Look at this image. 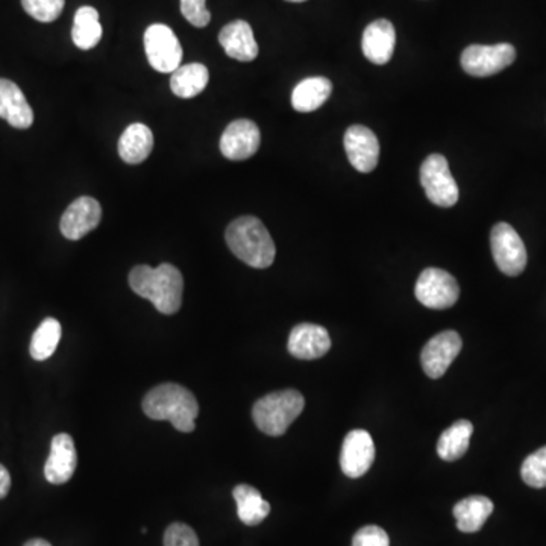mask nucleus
Returning a JSON list of instances; mask_svg holds the SVG:
<instances>
[{
	"mask_svg": "<svg viewBox=\"0 0 546 546\" xmlns=\"http://www.w3.org/2000/svg\"><path fill=\"white\" fill-rule=\"evenodd\" d=\"M129 286L135 295L149 299L161 314H175L181 308L184 280L173 264L158 267L135 266L129 272Z\"/></svg>",
	"mask_w": 546,
	"mask_h": 546,
	"instance_id": "obj_1",
	"label": "nucleus"
},
{
	"mask_svg": "<svg viewBox=\"0 0 546 546\" xmlns=\"http://www.w3.org/2000/svg\"><path fill=\"white\" fill-rule=\"evenodd\" d=\"M143 412L154 421H170L181 433H192L196 428L199 404L195 395L175 383L154 387L143 399Z\"/></svg>",
	"mask_w": 546,
	"mask_h": 546,
	"instance_id": "obj_2",
	"label": "nucleus"
},
{
	"mask_svg": "<svg viewBox=\"0 0 546 546\" xmlns=\"http://www.w3.org/2000/svg\"><path fill=\"white\" fill-rule=\"evenodd\" d=\"M226 245L239 260L254 269L272 266L277 248L272 236L258 217L243 216L226 228Z\"/></svg>",
	"mask_w": 546,
	"mask_h": 546,
	"instance_id": "obj_3",
	"label": "nucleus"
},
{
	"mask_svg": "<svg viewBox=\"0 0 546 546\" xmlns=\"http://www.w3.org/2000/svg\"><path fill=\"white\" fill-rule=\"evenodd\" d=\"M304 407V396L298 390H280L269 393L255 402L252 419L261 433L272 437L283 436L304 412Z\"/></svg>",
	"mask_w": 546,
	"mask_h": 546,
	"instance_id": "obj_4",
	"label": "nucleus"
},
{
	"mask_svg": "<svg viewBox=\"0 0 546 546\" xmlns=\"http://www.w3.org/2000/svg\"><path fill=\"white\" fill-rule=\"evenodd\" d=\"M490 248L496 266L507 277H518L527 266V249L521 236L509 223H496L490 233Z\"/></svg>",
	"mask_w": 546,
	"mask_h": 546,
	"instance_id": "obj_5",
	"label": "nucleus"
},
{
	"mask_svg": "<svg viewBox=\"0 0 546 546\" xmlns=\"http://www.w3.org/2000/svg\"><path fill=\"white\" fill-rule=\"evenodd\" d=\"M421 184L425 195L437 207H454L459 201V186L443 155L433 154L421 166Z\"/></svg>",
	"mask_w": 546,
	"mask_h": 546,
	"instance_id": "obj_6",
	"label": "nucleus"
},
{
	"mask_svg": "<svg viewBox=\"0 0 546 546\" xmlns=\"http://www.w3.org/2000/svg\"><path fill=\"white\" fill-rule=\"evenodd\" d=\"M516 60V49L512 44L499 43L492 46L483 44H471L463 51V70L475 78H487L503 72L507 67L512 66Z\"/></svg>",
	"mask_w": 546,
	"mask_h": 546,
	"instance_id": "obj_7",
	"label": "nucleus"
},
{
	"mask_svg": "<svg viewBox=\"0 0 546 546\" xmlns=\"http://www.w3.org/2000/svg\"><path fill=\"white\" fill-rule=\"evenodd\" d=\"M416 298L431 310H446L459 301L460 287L451 273L437 267H428L419 275Z\"/></svg>",
	"mask_w": 546,
	"mask_h": 546,
	"instance_id": "obj_8",
	"label": "nucleus"
},
{
	"mask_svg": "<svg viewBox=\"0 0 546 546\" xmlns=\"http://www.w3.org/2000/svg\"><path fill=\"white\" fill-rule=\"evenodd\" d=\"M145 51L152 69L173 73L181 67L182 48L175 32L163 23L149 26L145 32Z\"/></svg>",
	"mask_w": 546,
	"mask_h": 546,
	"instance_id": "obj_9",
	"label": "nucleus"
},
{
	"mask_svg": "<svg viewBox=\"0 0 546 546\" xmlns=\"http://www.w3.org/2000/svg\"><path fill=\"white\" fill-rule=\"evenodd\" d=\"M462 348L463 340L457 331H443L434 336L422 349L421 363L425 374L433 380L442 378Z\"/></svg>",
	"mask_w": 546,
	"mask_h": 546,
	"instance_id": "obj_10",
	"label": "nucleus"
},
{
	"mask_svg": "<svg viewBox=\"0 0 546 546\" xmlns=\"http://www.w3.org/2000/svg\"><path fill=\"white\" fill-rule=\"evenodd\" d=\"M260 143V129L252 120H234L223 131L220 152L231 161L248 160L257 154Z\"/></svg>",
	"mask_w": 546,
	"mask_h": 546,
	"instance_id": "obj_11",
	"label": "nucleus"
},
{
	"mask_svg": "<svg viewBox=\"0 0 546 546\" xmlns=\"http://www.w3.org/2000/svg\"><path fill=\"white\" fill-rule=\"evenodd\" d=\"M375 445L366 430H354L346 434L340 452V468L349 478L363 477L374 465Z\"/></svg>",
	"mask_w": 546,
	"mask_h": 546,
	"instance_id": "obj_12",
	"label": "nucleus"
},
{
	"mask_svg": "<svg viewBox=\"0 0 546 546\" xmlns=\"http://www.w3.org/2000/svg\"><path fill=\"white\" fill-rule=\"evenodd\" d=\"M345 151L349 163L358 172L369 173L378 166L380 142L368 126L352 125L346 129Z\"/></svg>",
	"mask_w": 546,
	"mask_h": 546,
	"instance_id": "obj_13",
	"label": "nucleus"
},
{
	"mask_svg": "<svg viewBox=\"0 0 546 546\" xmlns=\"http://www.w3.org/2000/svg\"><path fill=\"white\" fill-rule=\"evenodd\" d=\"M101 219V204L90 196H82L72 202L64 211L60 230L66 239L79 240L96 230Z\"/></svg>",
	"mask_w": 546,
	"mask_h": 546,
	"instance_id": "obj_14",
	"label": "nucleus"
},
{
	"mask_svg": "<svg viewBox=\"0 0 546 546\" xmlns=\"http://www.w3.org/2000/svg\"><path fill=\"white\" fill-rule=\"evenodd\" d=\"M78 466L75 442L69 434L61 433L52 439L51 454L44 465V477L51 484H64L75 474Z\"/></svg>",
	"mask_w": 546,
	"mask_h": 546,
	"instance_id": "obj_15",
	"label": "nucleus"
},
{
	"mask_svg": "<svg viewBox=\"0 0 546 546\" xmlns=\"http://www.w3.org/2000/svg\"><path fill=\"white\" fill-rule=\"evenodd\" d=\"M290 354L299 360H316L331 349V337L321 325L299 324L289 336Z\"/></svg>",
	"mask_w": 546,
	"mask_h": 546,
	"instance_id": "obj_16",
	"label": "nucleus"
},
{
	"mask_svg": "<svg viewBox=\"0 0 546 546\" xmlns=\"http://www.w3.org/2000/svg\"><path fill=\"white\" fill-rule=\"evenodd\" d=\"M396 46L395 26L386 19L375 20L364 29L361 49L364 57L377 66L392 60Z\"/></svg>",
	"mask_w": 546,
	"mask_h": 546,
	"instance_id": "obj_17",
	"label": "nucleus"
},
{
	"mask_svg": "<svg viewBox=\"0 0 546 546\" xmlns=\"http://www.w3.org/2000/svg\"><path fill=\"white\" fill-rule=\"evenodd\" d=\"M219 43L222 44L225 54L233 60L249 63L258 57V44L254 31L245 20L228 23L220 31Z\"/></svg>",
	"mask_w": 546,
	"mask_h": 546,
	"instance_id": "obj_18",
	"label": "nucleus"
},
{
	"mask_svg": "<svg viewBox=\"0 0 546 546\" xmlns=\"http://www.w3.org/2000/svg\"><path fill=\"white\" fill-rule=\"evenodd\" d=\"M0 119L17 129H28L34 123V111L23 91L8 79H0Z\"/></svg>",
	"mask_w": 546,
	"mask_h": 546,
	"instance_id": "obj_19",
	"label": "nucleus"
},
{
	"mask_svg": "<svg viewBox=\"0 0 546 546\" xmlns=\"http://www.w3.org/2000/svg\"><path fill=\"white\" fill-rule=\"evenodd\" d=\"M154 149V134L145 123H132L119 140V155L125 163H143Z\"/></svg>",
	"mask_w": 546,
	"mask_h": 546,
	"instance_id": "obj_20",
	"label": "nucleus"
},
{
	"mask_svg": "<svg viewBox=\"0 0 546 546\" xmlns=\"http://www.w3.org/2000/svg\"><path fill=\"white\" fill-rule=\"evenodd\" d=\"M333 93V84L324 76H313L296 85L292 93V105L299 113L319 110Z\"/></svg>",
	"mask_w": 546,
	"mask_h": 546,
	"instance_id": "obj_21",
	"label": "nucleus"
},
{
	"mask_svg": "<svg viewBox=\"0 0 546 546\" xmlns=\"http://www.w3.org/2000/svg\"><path fill=\"white\" fill-rule=\"evenodd\" d=\"M452 513L462 533H477L492 515L493 503L486 496H469L455 504Z\"/></svg>",
	"mask_w": 546,
	"mask_h": 546,
	"instance_id": "obj_22",
	"label": "nucleus"
},
{
	"mask_svg": "<svg viewBox=\"0 0 546 546\" xmlns=\"http://www.w3.org/2000/svg\"><path fill=\"white\" fill-rule=\"evenodd\" d=\"M210 73L201 63L186 64L178 67L170 78L173 95L182 99H192L207 88Z\"/></svg>",
	"mask_w": 546,
	"mask_h": 546,
	"instance_id": "obj_23",
	"label": "nucleus"
},
{
	"mask_svg": "<svg viewBox=\"0 0 546 546\" xmlns=\"http://www.w3.org/2000/svg\"><path fill=\"white\" fill-rule=\"evenodd\" d=\"M474 434V425L469 421H457L446 428L437 442V454L445 462H455L462 459L468 452L471 437Z\"/></svg>",
	"mask_w": 546,
	"mask_h": 546,
	"instance_id": "obj_24",
	"label": "nucleus"
},
{
	"mask_svg": "<svg viewBox=\"0 0 546 546\" xmlns=\"http://www.w3.org/2000/svg\"><path fill=\"white\" fill-rule=\"evenodd\" d=\"M237 504V515L240 521L249 527L260 525L269 516L270 504L261 496L255 487L239 484L233 490Z\"/></svg>",
	"mask_w": 546,
	"mask_h": 546,
	"instance_id": "obj_25",
	"label": "nucleus"
},
{
	"mask_svg": "<svg viewBox=\"0 0 546 546\" xmlns=\"http://www.w3.org/2000/svg\"><path fill=\"white\" fill-rule=\"evenodd\" d=\"M102 38V26L99 23V13L93 7H81L75 14L72 40L76 48L90 51L96 48Z\"/></svg>",
	"mask_w": 546,
	"mask_h": 546,
	"instance_id": "obj_26",
	"label": "nucleus"
},
{
	"mask_svg": "<svg viewBox=\"0 0 546 546\" xmlns=\"http://www.w3.org/2000/svg\"><path fill=\"white\" fill-rule=\"evenodd\" d=\"M61 340V324L54 319L48 317L41 322L40 327L35 331L31 340L32 358L37 361H44L51 358L54 352L57 351L58 343Z\"/></svg>",
	"mask_w": 546,
	"mask_h": 546,
	"instance_id": "obj_27",
	"label": "nucleus"
},
{
	"mask_svg": "<svg viewBox=\"0 0 546 546\" xmlns=\"http://www.w3.org/2000/svg\"><path fill=\"white\" fill-rule=\"evenodd\" d=\"M521 477L533 489L546 487V446L528 455L522 463Z\"/></svg>",
	"mask_w": 546,
	"mask_h": 546,
	"instance_id": "obj_28",
	"label": "nucleus"
},
{
	"mask_svg": "<svg viewBox=\"0 0 546 546\" xmlns=\"http://www.w3.org/2000/svg\"><path fill=\"white\" fill-rule=\"evenodd\" d=\"M66 0H22L29 16L41 23H51L61 16Z\"/></svg>",
	"mask_w": 546,
	"mask_h": 546,
	"instance_id": "obj_29",
	"label": "nucleus"
},
{
	"mask_svg": "<svg viewBox=\"0 0 546 546\" xmlns=\"http://www.w3.org/2000/svg\"><path fill=\"white\" fill-rule=\"evenodd\" d=\"M164 546H199L198 534L189 525L175 522L164 533Z\"/></svg>",
	"mask_w": 546,
	"mask_h": 546,
	"instance_id": "obj_30",
	"label": "nucleus"
},
{
	"mask_svg": "<svg viewBox=\"0 0 546 546\" xmlns=\"http://www.w3.org/2000/svg\"><path fill=\"white\" fill-rule=\"evenodd\" d=\"M205 2L207 0H181L182 16L196 28H205L210 23L211 14Z\"/></svg>",
	"mask_w": 546,
	"mask_h": 546,
	"instance_id": "obj_31",
	"label": "nucleus"
},
{
	"mask_svg": "<svg viewBox=\"0 0 546 546\" xmlns=\"http://www.w3.org/2000/svg\"><path fill=\"white\" fill-rule=\"evenodd\" d=\"M352 546H390L389 534L377 525H368L355 533Z\"/></svg>",
	"mask_w": 546,
	"mask_h": 546,
	"instance_id": "obj_32",
	"label": "nucleus"
},
{
	"mask_svg": "<svg viewBox=\"0 0 546 546\" xmlns=\"http://www.w3.org/2000/svg\"><path fill=\"white\" fill-rule=\"evenodd\" d=\"M11 489V475L4 465H0V499H4Z\"/></svg>",
	"mask_w": 546,
	"mask_h": 546,
	"instance_id": "obj_33",
	"label": "nucleus"
},
{
	"mask_svg": "<svg viewBox=\"0 0 546 546\" xmlns=\"http://www.w3.org/2000/svg\"><path fill=\"white\" fill-rule=\"evenodd\" d=\"M25 546H52L48 540L44 539H32L25 543Z\"/></svg>",
	"mask_w": 546,
	"mask_h": 546,
	"instance_id": "obj_34",
	"label": "nucleus"
},
{
	"mask_svg": "<svg viewBox=\"0 0 546 546\" xmlns=\"http://www.w3.org/2000/svg\"><path fill=\"white\" fill-rule=\"evenodd\" d=\"M286 2H292V4H301V2H305V0H286Z\"/></svg>",
	"mask_w": 546,
	"mask_h": 546,
	"instance_id": "obj_35",
	"label": "nucleus"
}]
</instances>
